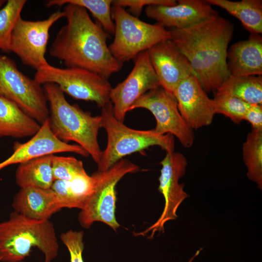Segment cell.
I'll use <instances>...</instances> for the list:
<instances>
[{
  "label": "cell",
  "mask_w": 262,
  "mask_h": 262,
  "mask_svg": "<svg viewBox=\"0 0 262 262\" xmlns=\"http://www.w3.org/2000/svg\"><path fill=\"white\" fill-rule=\"evenodd\" d=\"M7 0H0V9L5 4Z\"/></svg>",
  "instance_id": "obj_33"
},
{
  "label": "cell",
  "mask_w": 262,
  "mask_h": 262,
  "mask_svg": "<svg viewBox=\"0 0 262 262\" xmlns=\"http://www.w3.org/2000/svg\"><path fill=\"white\" fill-rule=\"evenodd\" d=\"M66 23L58 31L49 54L66 67H78L107 79L118 72L123 64L112 55L107 44L108 34L92 20L87 11L72 4L64 5Z\"/></svg>",
  "instance_id": "obj_1"
},
{
  "label": "cell",
  "mask_w": 262,
  "mask_h": 262,
  "mask_svg": "<svg viewBox=\"0 0 262 262\" xmlns=\"http://www.w3.org/2000/svg\"><path fill=\"white\" fill-rule=\"evenodd\" d=\"M26 0H8L0 9V50L10 53L11 38L14 29L21 17Z\"/></svg>",
  "instance_id": "obj_27"
},
{
  "label": "cell",
  "mask_w": 262,
  "mask_h": 262,
  "mask_svg": "<svg viewBox=\"0 0 262 262\" xmlns=\"http://www.w3.org/2000/svg\"><path fill=\"white\" fill-rule=\"evenodd\" d=\"M136 108H144L152 113L156 121L153 129L156 132L175 136L185 147H190L193 145V130L181 116L174 95L161 86L141 96L132 105L130 111Z\"/></svg>",
  "instance_id": "obj_11"
},
{
  "label": "cell",
  "mask_w": 262,
  "mask_h": 262,
  "mask_svg": "<svg viewBox=\"0 0 262 262\" xmlns=\"http://www.w3.org/2000/svg\"><path fill=\"white\" fill-rule=\"evenodd\" d=\"M243 159L247 176L262 189V129H252L243 147Z\"/></svg>",
  "instance_id": "obj_25"
},
{
  "label": "cell",
  "mask_w": 262,
  "mask_h": 262,
  "mask_svg": "<svg viewBox=\"0 0 262 262\" xmlns=\"http://www.w3.org/2000/svg\"><path fill=\"white\" fill-rule=\"evenodd\" d=\"M227 63L230 75H262V36L251 34L247 39L233 44L228 50Z\"/></svg>",
  "instance_id": "obj_19"
},
{
  "label": "cell",
  "mask_w": 262,
  "mask_h": 262,
  "mask_svg": "<svg viewBox=\"0 0 262 262\" xmlns=\"http://www.w3.org/2000/svg\"><path fill=\"white\" fill-rule=\"evenodd\" d=\"M40 126L13 102L0 96V137L33 136Z\"/></svg>",
  "instance_id": "obj_20"
},
{
  "label": "cell",
  "mask_w": 262,
  "mask_h": 262,
  "mask_svg": "<svg viewBox=\"0 0 262 262\" xmlns=\"http://www.w3.org/2000/svg\"><path fill=\"white\" fill-rule=\"evenodd\" d=\"M0 96L13 102L40 125L49 117L43 87L20 71L13 60L0 54Z\"/></svg>",
  "instance_id": "obj_9"
},
{
  "label": "cell",
  "mask_w": 262,
  "mask_h": 262,
  "mask_svg": "<svg viewBox=\"0 0 262 262\" xmlns=\"http://www.w3.org/2000/svg\"><path fill=\"white\" fill-rule=\"evenodd\" d=\"M52 166L54 180L69 181L88 175L82 162L73 157L53 155Z\"/></svg>",
  "instance_id": "obj_29"
},
{
  "label": "cell",
  "mask_w": 262,
  "mask_h": 262,
  "mask_svg": "<svg viewBox=\"0 0 262 262\" xmlns=\"http://www.w3.org/2000/svg\"><path fill=\"white\" fill-rule=\"evenodd\" d=\"M53 155L38 157L19 164L16 181L20 188L50 189L54 181L52 166Z\"/></svg>",
  "instance_id": "obj_21"
},
{
  "label": "cell",
  "mask_w": 262,
  "mask_h": 262,
  "mask_svg": "<svg viewBox=\"0 0 262 262\" xmlns=\"http://www.w3.org/2000/svg\"><path fill=\"white\" fill-rule=\"evenodd\" d=\"M174 0H113V5H116L123 8L129 7L132 15L137 17L144 6L151 5L171 6L175 5Z\"/></svg>",
  "instance_id": "obj_31"
},
{
  "label": "cell",
  "mask_w": 262,
  "mask_h": 262,
  "mask_svg": "<svg viewBox=\"0 0 262 262\" xmlns=\"http://www.w3.org/2000/svg\"><path fill=\"white\" fill-rule=\"evenodd\" d=\"M101 109V126L107 133V143L97 164L98 171L106 170L126 156L150 147L159 146L166 152L174 151V138L171 134L126 126L114 116L111 101Z\"/></svg>",
  "instance_id": "obj_5"
},
{
  "label": "cell",
  "mask_w": 262,
  "mask_h": 262,
  "mask_svg": "<svg viewBox=\"0 0 262 262\" xmlns=\"http://www.w3.org/2000/svg\"><path fill=\"white\" fill-rule=\"evenodd\" d=\"M145 13L164 28L173 29L187 28L218 14L206 0H179L171 6L149 5Z\"/></svg>",
  "instance_id": "obj_17"
},
{
  "label": "cell",
  "mask_w": 262,
  "mask_h": 262,
  "mask_svg": "<svg viewBox=\"0 0 262 262\" xmlns=\"http://www.w3.org/2000/svg\"><path fill=\"white\" fill-rule=\"evenodd\" d=\"M63 11L58 10L44 20L31 21L20 17L13 31L10 50L25 65L36 70L49 63L45 54L51 26L65 17Z\"/></svg>",
  "instance_id": "obj_10"
},
{
  "label": "cell",
  "mask_w": 262,
  "mask_h": 262,
  "mask_svg": "<svg viewBox=\"0 0 262 262\" xmlns=\"http://www.w3.org/2000/svg\"><path fill=\"white\" fill-rule=\"evenodd\" d=\"M213 99L215 114H222L236 124L244 120L250 105L236 97L218 91L214 92Z\"/></svg>",
  "instance_id": "obj_28"
},
{
  "label": "cell",
  "mask_w": 262,
  "mask_h": 262,
  "mask_svg": "<svg viewBox=\"0 0 262 262\" xmlns=\"http://www.w3.org/2000/svg\"><path fill=\"white\" fill-rule=\"evenodd\" d=\"M187 164V159L183 154L174 151L166 152L165 157L160 162L162 168L158 187L164 199L163 211L154 224L137 235L145 236L150 233L149 238L151 239L156 232L164 231L166 222L178 217L177 211L188 196L183 190V185L179 183L180 179L185 174Z\"/></svg>",
  "instance_id": "obj_12"
},
{
  "label": "cell",
  "mask_w": 262,
  "mask_h": 262,
  "mask_svg": "<svg viewBox=\"0 0 262 262\" xmlns=\"http://www.w3.org/2000/svg\"></svg>",
  "instance_id": "obj_36"
},
{
  "label": "cell",
  "mask_w": 262,
  "mask_h": 262,
  "mask_svg": "<svg viewBox=\"0 0 262 262\" xmlns=\"http://www.w3.org/2000/svg\"><path fill=\"white\" fill-rule=\"evenodd\" d=\"M233 32L232 23L218 14L170 30V40L187 58L207 93L217 91L230 75L227 56Z\"/></svg>",
  "instance_id": "obj_2"
},
{
  "label": "cell",
  "mask_w": 262,
  "mask_h": 262,
  "mask_svg": "<svg viewBox=\"0 0 262 262\" xmlns=\"http://www.w3.org/2000/svg\"><path fill=\"white\" fill-rule=\"evenodd\" d=\"M211 5L218 6L238 19L251 34L262 33V0H206Z\"/></svg>",
  "instance_id": "obj_23"
},
{
  "label": "cell",
  "mask_w": 262,
  "mask_h": 262,
  "mask_svg": "<svg viewBox=\"0 0 262 262\" xmlns=\"http://www.w3.org/2000/svg\"><path fill=\"white\" fill-rule=\"evenodd\" d=\"M134 59L133 67L127 77L110 92L114 116L122 122L131 107L141 96L160 86L147 50L141 52Z\"/></svg>",
  "instance_id": "obj_13"
},
{
  "label": "cell",
  "mask_w": 262,
  "mask_h": 262,
  "mask_svg": "<svg viewBox=\"0 0 262 262\" xmlns=\"http://www.w3.org/2000/svg\"><path fill=\"white\" fill-rule=\"evenodd\" d=\"M34 79L41 85L55 84L75 99L94 102L102 108L110 102L112 87L108 79L78 67L60 68L49 64L36 70Z\"/></svg>",
  "instance_id": "obj_8"
},
{
  "label": "cell",
  "mask_w": 262,
  "mask_h": 262,
  "mask_svg": "<svg viewBox=\"0 0 262 262\" xmlns=\"http://www.w3.org/2000/svg\"><path fill=\"white\" fill-rule=\"evenodd\" d=\"M139 170L137 165L122 159L108 169L93 173V191L78 216L80 225L87 229L98 221L116 230L120 227L115 214L116 184L126 174Z\"/></svg>",
  "instance_id": "obj_7"
},
{
  "label": "cell",
  "mask_w": 262,
  "mask_h": 262,
  "mask_svg": "<svg viewBox=\"0 0 262 262\" xmlns=\"http://www.w3.org/2000/svg\"><path fill=\"white\" fill-rule=\"evenodd\" d=\"M61 152H73L84 157L89 156L87 152L80 146L70 144L58 138L51 130L48 118L29 141L24 143L14 144L13 153L0 163V171L12 164Z\"/></svg>",
  "instance_id": "obj_16"
},
{
  "label": "cell",
  "mask_w": 262,
  "mask_h": 262,
  "mask_svg": "<svg viewBox=\"0 0 262 262\" xmlns=\"http://www.w3.org/2000/svg\"><path fill=\"white\" fill-rule=\"evenodd\" d=\"M147 52L160 86L171 94L182 81L196 76L187 58L170 39L155 44Z\"/></svg>",
  "instance_id": "obj_14"
},
{
  "label": "cell",
  "mask_w": 262,
  "mask_h": 262,
  "mask_svg": "<svg viewBox=\"0 0 262 262\" xmlns=\"http://www.w3.org/2000/svg\"><path fill=\"white\" fill-rule=\"evenodd\" d=\"M23 262V261H18V262Z\"/></svg>",
  "instance_id": "obj_35"
},
{
  "label": "cell",
  "mask_w": 262,
  "mask_h": 262,
  "mask_svg": "<svg viewBox=\"0 0 262 262\" xmlns=\"http://www.w3.org/2000/svg\"><path fill=\"white\" fill-rule=\"evenodd\" d=\"M196 254H195V255H194V256L192 258V259L189 261V262H192V260H193V259L196 257Z\"/></svg>",
  "instance_id": "obj_34"
},
{
  "label": "cell",
  "mask_w": 262,
  "mask_h": 262,
  "mask_svg": "<svg viewBox=\"0 0 262 262\" xmlns=\"http://www.w3.org/2000/svg\"><path fill=\"white\" fill-rule=\"evenodd\" d=\"M244 120L250 124L252 129H262V105L250 104L246 113Z\"/></svg>",
  "instance_id": "obj_32"
},
{
  "label": "cell",
  "mask_w": 262,
  "mask_h": 262,
  "mask_svg": "<svg viewBox=\"0 0 262 262\" xmlns=\"http://www.w3.org/2000/svg\"><path fill=\"white\" fill-rule=\"evenodd\" d=\"M33 247L51 262L58 255L59 245L53 224L49 220H36L15 211L0 223V261H21L29 256Z\"/></svg>",
  "instance_id": "obj_4"
},
{
  "label": "cell",
  "mask_w": 262,
  "mask_h": 262,
  "mask_svg": "<svg viewBox=\"0 0 262 262\" xmlns=\"http://www.w3.org/2000/svg\"><path fill=\"white\" fill-rule=\"evenodd\" d=\"M173 95L181 116L193 131L212 124L216 114L213 101L209 98L196 76L180 82Z\"/></svg>",
  "instance_id": "obj_15"
},
{
  "label": "cell",
  "mask_w": 262,
  "mask_h": 262,
  "mask_svg": "<svg viewBox=\"0 0 262 262\" xmlns=\"http://www.w3.org/2000/svg\"><path fill=\"white\" fill-rule=\"evenodd\" d=\"M94 179L88 175L71 180H55L51 189L56 193L61 207L82 210L91 195Z\"/></svg>",
  "instance_id": "obj_22"
},
{
  "label": "cell",
  "mask_w": 262,
  "mask_h": 262,
  "mask_svg": "<svg viewBox=\"0 0 262 262\" xmlns=\"http://www.w3.org/2000/svg\"><path fill=\"white\" fill-rule=\"evenodd\" d=\"M113 6L115 37L109 48L114 57L122 64L134 59L155 44L171 39L170 30L158 23L144 22L122 7Z\"/></svg>",
  "instance_id": "obj_6"
},
{
  "label": "cell",
  "mask_w": 262,
  "mask_h": 262,
  "mask_svg": "<svg viewBox=\"0 0 262 262\" xmlns=\"http://www.w3.org/2000/svg\"><path fill=\"white\" fill-rule=\"evenodd\" d=\"M217 91L234 96L250 104L262 105V76L229 75Z\"/></svg>",
  "instance_id": "obj_24"
},
{
  "label": "cell",
  "mask_w": 262,
  "mask_h": 262,
  "mask_svg": "<svg viewBox=\"0 0 262 262\" xmlns=\"http://www.w3.org/2000/svg\"><path fill=\"white\" fill-rule=\"evenodd\" d=\"M43 87L49 104V119L52 132L64 142L77 143L98 164L102 152L98 140L102 128L100 116H93L77 105L70 104L55 84L45 83Z\"/></svg>",
  "instance_id": "obj_3"
},
{
  "label": "cell",
  "mask_w": 262,
  "mask_h": 262,
  "mask_svg": "<svg viewBox=\"0 0 262 262\" xmlns=\"http://www.w3.org/2000/svg\"><path fill=\"white\" fill-rule=\"evenodd\" d=\"M83 237L82 231L69 230L61 234V241L69 252L70 262H84L82 256L84 249Z\"/></svg>",
  "instance_id": "obj_30"
},
{
  "label": "cell",
  "mask_w": 262,
  "mask_h": 262,
  "mask_svg": "<svg viewBox=\"0 0 262 262\" xmlns=\"http://www.w3.org/2000/svg\"><path fill=\"white\" fill-rule=\"evenodd\" d=\"M67 4L80 6L89 11L108 34H114L115 24L112 16V0H49L48 7L62 6Z\"/></svg>",
  "instance_id": "obj_26"
},
{
  "label": "cell",
  "mask_w": 262,
  "mask_h": 262,
  "mask_svg": "<svg viewBox=\"0 0 262 262\" xmlns=\"http://www.w3.org/2000/svg\"><path fill=\"white\" fill-rule=\"evenodd\" d=\"M14 211L36 220H49L62 209L57 196L51 189L20 188L12 203Z\"/></svg>",
  "instance_id": "obj_18"
}]
</instances>
